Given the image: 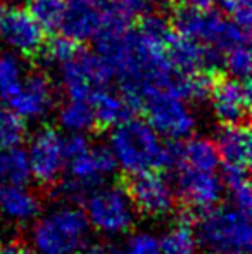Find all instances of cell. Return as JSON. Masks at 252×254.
<instances>
[{
    "mask_svg": "<svg viewBox=\"0 0 252 254\" xmlns=\"http://www.w3.org/2000/svg\"><path fill=\"white\" fill-rule=\"evenodd\" d=\"M173 30L180 37L211 45L225 54L239 44H249V31L214 9H190L178 5L173 12Z\"/></svg>",
    "mask_w": 252,
    "mask_h": 254,
    "instance_id": "6da1fadb",
    "label": "cell"
},
{
    "mask_svg": "<svg viewBox=\"0 0 252 254\" xmlns=\"http://www.w3.org/2000/svg\"><path fill=\"white\" fill-rule=\"evenodd\" d=\"M197 239L209 254H230L251 249V221L244 211L212 206L204 209L195 221Z\"/></svg>",
    "mask_w": 252,
    "mask_h": 254,
    "instance_id": "7a4b0ae2",
    "label": "cell"
},
{
    "mask_svg": "<svg viewBox=\"0 0 252 254\" xmlns=\"http://www.w3.org/2000/svg\"><path fill=\"white\" fill-rule=\"evenodd\" d=\"M112 128V154L123 166V171L161 168L162 144L157 131L147 121L131 118Z\"/></svg>",
    "mask_w": 252,
    "mask_h": 254,
    "instance_id": "3957f363",
    "label": "cell"
},
{
    "mask_svg": "<svg viewBox=\"0 0 252 254\" xmlns=\"http://www.w3.org/2000/svg\"><path fill=\"white\" fill-rule=\"evenodd\" d=\"M164 173L161 168L123 171L116 178V185L125 192L133 211L149 218H161L173 213L176 206V195Z\"/></svg>",
    "mask_w": 252,
    "mask_h": 254,
    "instance_id": "277c9868",
    "label": "cell"
},
{
    "mask_svg": "<svg viewBox=\"0 0 252 254\" xmlns=\"http://www.w3.org/2000/svg\"><path fill=\"white\" fill-rule=\"evenodd\" d=\"M88 220L80 209H61L33 228L35 248L42 254H71L87 235Z\"/></svg>",
    "mask_w": 252,
    "mask_h": 254,
    "instance_id": "5b68a950",
    "label": "cell"
},
{
    "mask_svg": "<svg viewBox=\"0 0 252 254\" xmlns=\"http://www.w3.org/2000/svg\"><path fill=\"white\" fill-rule=\"evenodd\" d=\"M61 66L62 88L73 101H90L95 92L105 88L114 78L112 67L97 52L83 49Z\"/></svg>",
    "mask_w": 252,
    "mask_h": 254,
    "instance_id": "8992f818",
    "label": "cell"
},
{
    "mask_svg": "<svg viewBox=\"0 0 252 254\" xmlns=\"http://www.w3.org/2000/svg\"><path fill=\"white\" fill-rule=\"evenodd\" d=\"M142 109L145 111L147 123L157 133L168 138H180L192 133L195 127L194 114L185 101L166 90H155L144 99Z\"/></svg>",
    "mask_w": 252,
    "mask_h": 254,
    "instance_id": "52a82bcc",
    "label": "cell"
},
{
    "mask_svg": "<svg viewBox=\"0 0 252 254\" xmlns=\"http://www.w3.org/2000/svg\"><path fill=\"white\" fill-rule=\"evenodd\" d=\"M30 171H33L35 180L40 184L45 194H50L55 185L61 182V171L64 164L62 138L52 127H44L31 140Z\"/></svg>",
    "mask_w": 252,
    "mask_h": 254,
    "instance_id": "ba28073f",
    "label": "cell"
},
{
    "mask_svg": "<svg viewBox=\"0 0 252 254\" xmlns=\"http://www.w3.org/2000/svg\"><path fill=\"white\" fill-rule=\"evenodd\" d=\"M209 99L223 125H249L251 80H239L214 73Z\"/></svg>",
    "mask_w": 252,
    "mask_h": 254,
    "instance_id": "9c48e42d",
    "label": "cell"
},
{
    "mask_svg": "<svg viewBox=\"0 0 252 254\" xmlns=\"http://www.w3.org/2000/svg\"><path fill=\"white\" fill-rule=\"evenodd\" d=\"M0 38L21 56L38 57L45 44V30L30 10L3 7L0 9Z\"/></svg>",
    "mask_w": 252,
    "mask_h": 254,
    "instance_id": "30bf717a",
    "label": "cell"
},
{
    "mask_svg": "<svg viewBox=\"0 0 252 254\" xmlns=\"http://www.w3.org/2000/svg\"><path fill=\"white\" fill-rule=\"evenodd\" d=\"M87 218L95 228L104 232H126L133 225V209L125 192L114 189L92 194L87 199Z\"/></svg>",
    "mask_w": 252,
    "mask_h": 254,
    "instance_id": "8fae6325",
    "label": "cell"
},
{
    "mask_svg": "<svg viewBox=\"0 0 252 254\" xmlns=\"http://www.w3.org/2000/svg\"><path fill=\"white\" fill-rule=\"evenodd\" d=\"M176 202L204 211L221 199V184L212 171H199L180 164L176 168Z\"/></svg>",
    "mask_w": 252,
    "mask_h": 254,
    "instance_id": "7c38bea8",
    "label": "cell"
},
{
    "mask_svg": "<svg viewBox=\"0 0 252 254\" xmlns=\"http://www.w3.org/2000/svg\"><path fill=\"white\" fill-rule=\"evenodd\" d=\"M111 3L112 0H64V16L59 30L80 44L92 40L101 30Z\"/></svg>",
    "mask_w": 252,
    "mask_h": 254,
    "instance_id": "4fadbf2b",
    "label": "cell"
},
{
    "mask_svg": "<svg viewBox=\"0 0 252 254\" xmlns=\"http://www.w3.org/2000/svg\"><path fill=\"white\" fill-rule=\"evenodd\" d=\"M169 63L178 73H218L223 66V52L211 45L175 35L166 47Z\"/></svg>",
    "mask_w": 252,
    "mask_h": 254,
    "instance_id": "5bb4252c",
    "label": "cell"
},
{
    "mask_svg": "<svg viewBox=\"0 0 252 254\" xmlns=\"http://www.w3.org/2000/svg\"><path fill=\"white\" fill-rule=\"evenodd\" d=\"M10 111L21 118L44 116L54 106V88L44 73H33L26 76L19 90L9 99Z\"/></svg>",
    "mask_w": 252,
    "mask_h": 254,
    "instance_id": "9a60e30c",
    "label": "cell"
},
{
    "mask_svg": "<svg viewBox=\"0 0 252 254\" xmlns=\"http://www.w3.org/2000/svg\"><path fill=\"white\" fill-rule=\"evenodd\" d=\"M90 106L94 111V131H105L116 125L126 120L135 118L140 106L130 97L123 94H112V92L97 90L90 97Z\"/></svg>",
    "mask_w": 252,
    "mask_h": 254,
    "instance_id": "2e32d148",
    "label": "cell"
},
{
    "mask_svg": "<svg viewBox=\"0 0 252 254\" xmlns=\"http://www.w3.org/2000/svg\"><path fill=\"white\" fill-rule=\"evenodd\" d=\"M219 152V159L225 164L249 170L251 166V130L249 125H223L214 142Z\"/></svg>",
    "mask_w": 252,
    "mask_h": 254,
    "instance_id": "e0dca14e",
    "label": "cell"
},
{
    "mask_svg": "<svg viewBox=\"0 0 252 254\" xmlns=\"http://www.w3.org/2000/svg\"><path fill=\"white\" fill-rule=\"evenodd\" d=\"M45 195L38 192H28L21 185H10L0 194V206L3 213L12 218H33L40 213L42 201Z\"/></svg>",
    "mask_w": 252,
    "mask_h": 254,
    "instance_id": "ac0fdd59",
    "label": "cell"
},
{
    "mask_svg": "<svg viewBox=\"0 0 252 254\" xmlns=\"http://www.w3.org/2000/svg\"><path fill=\"white\" fill-rule=\"evenodd\" d=\"M185 166L199 171H212L219 164L218 147L209 138H192L182 144Z\"/></svg>",
    "mask_w": 252,
    "mask_h": 254,
    "instance_id": "d6986e66",
    "label": "cell"
},
{
    "mask_svg": "<svg viewBox=\"0 0 252 254\" xmlns=\"http://www.w3.org/2000/svg\"><path fill=\"white\" fill-rule=\"evenodd\" d=\"M137 31L144 40H147L149 44L155 45V47L166 49L169 45V42L175 37V30H173L171 21L162 14L149 12L144 14L138 21Z\"/></svg>",
    "mask_w": 252,
    "mask_h": 254,
    "instance_id": "ffe728a7",
    "label": "cell"
},
{
    "mask_svg": "<svg viewBox=\"0 0 252 254\" xmlns=\"http://www.w3.org/2000/svg\"><path fill=\"white\" fill-rule=\"evenodd\" d=\"M0 180L10 185H24L30 180V163L24 151L17 147L0 152Z\"/></svg>",
    "mask_w": 252,
    "mask_h": 254,
    "instance_id": "44dd1931",
    "label": "cell"
},
{
    "mask_svg": "<svg viewBox=\"0 0 252 254\" xmlns=\"http://www.w3.org/2000/svg\"><path fill=\"white\" fill-rule=\"evenodd\" d=\"M223 182H225L226 189L232 192L233 201L239 206V209L251 214L252 197H251V184H249V170L225 164L223 166Z\"/></svg>",
    "mask_w": 252,
    "mask_h": 254,
    "instance_id": "7402d4cb",
    "label": "cell"
},
{
    "mask_svg": "<svg viewBox=\"0 0 252 254\" xmlns=\"http://www.w3.org/2000/svg\"><path fill=\"white\" fill-rule=\"evenodd\" d=\"M192 227L194 225L176 220L173 230L166 234L159 242L161 254H197V244H195V235Z\"/></svg>",
    "mask_w": 252,
    "mask_h": 254,
    "instance_id": "603a6c76",
    "label": "cell"
},
{
    "mask_svg": "<svg viewBox=\"0 0 252 254\" xmlns=\"http://www.w3.org/2000/svg\"><path fill=\"white\" fill-rule=\"evenodd\" d=\"M61 125L71 131H85L94 130V111L90 101H73L64 104L59 113Z\"/></svg>",
    "mask_w": 252,
    "mask_h": 254,
    "instance_id": "cb8c5ba5",
    "label": "cell"
},
{
    "mask_svg": "<svg viewBox=\"0 0 252 254\" xmlns=\"http://www.w3.org/2000/svg\"><path fill=\"white\" fill-rule=\"evenodd\" d=\"M28 133L24 118L14 111L0 109V151L17 147L24 142Z\"/></svg>",
    "mask_w": 252,
    "mask_h": 254,
    "instance_id": "d4e9b609",
    "label": "cell"
},
{
    "mask_svg": "<svg viewBox=\"0 0 252 254\" xmlns=\"http://www.w3.org/2000/svg\"><path fill=\"white\" fill-rule=\"evenodd\" d=\"M23 83V69L19 61L10 54L0 56V99L9 101Z\"/></svg>",
    "mask_w": 252,
    "mask_h": 254,
    "instance_id": "484cf974",
    "label": "cell"
},
{
    "mask_svg": "<svg viewBox=\"0 0 252 254\" xmlns=\"http://www.w3.org/2000/svg\"><path fill=\"white\" fill-rule=\"evenodd\" d=\"M30 14L44 30H59L64 16V0H30Z\"/></svg>",
    "mask_w": 252,
    "mask_h": 254,
    "instance_id": "4316f807",
    "label": "cell"
},
{
    "mask_svg": "<svg viewBox=\"0 0 252 254\" xmlns=\"http://www.w3.org/2000/svg\"><path fill=\"white\" fill-rule=\"evenodd\" d=\"M81 51L80 42L73 40V38L66 37V35H57V37L50 38L45 42L44 47L38 56H42L49 63H66L71 57H74Z\"/></svg>",
    "mask_w": 252,
    "mask_h": 254,
    "instance_id": "83f0119b",
    "label": "cell"
},
{
    "mask_svg": "<svg viewBox=\"0 0 252 254\" xmlns=\"http://www.w3.org/2000/svg\"><path fill=\"white\" fill-rule=\"evenodd\" d=\"M251 49L249 44H239L233 45L223 54V66L228 69V73L233 78L239 80H249L251 76Z\"/></svg>",
    "mask_w": 252,
    "mask_h": 254,
    "instance_id": "f1b7e54d",
    "label": "cell"
},
{
    "mask_svg": "<svg viewBox=\"0 0 252 254\" xmlns=\"http://www.w3.org/2000/svg\"><path fill=\"white\" fill-rule=\"evenodd\" d=\"M223 10L230 16V19L240 28L251 31L252 23V3L251 0H218Z\"/></svg>",
    "mask_w": 252,
    "mask_h": 254,
    "instance_id": "f546056e",
    "label": "cell"
},
{
    "mask_svg": "<svg viewBox=\"0 0 252 254\" xmlns=\"http://www.w3.org/2000/svg\"><path fill=\"white\" fill-rule=\"evenodd\" d=\"M126 254H161L159 242L154 237L147 234L135 235L130 242H128Z\"/></svg>",
    "mask_w": 252,
    "mask_h": 254,
    "instance_id": "4dcf8cb0",
    "label": "cell"
},
{
    "mask_svg": "<svg viewBox=\"0 0 252 254\" xmlns=\"http://www.w3.org/2000/svg\"><path fill=\"white\" fill-rule=\"evenodd\" d=\"M118 2L133 17V16H144V14L154 12L162 3V0H118Z\"/></svg>",
    "mask_w": 252,
    "mask_h": 254,
    "instance_id": "1f68e13d",
    "label": "cell"
},
{
    "mask_svg": "<svg viewBox=\"0 0 252 254\" xmlns=\"http://www.w3.org/2000/svg\"><path fill=\"white\" fill-rule=\"evenodd\" d=\"M88 140L83 137V135H71L69 138L62 140V154H64V159L69 161L73 157L80 156V154L87 152L88 151Z\"/></svg>",
    "mask_w": 252,
    "mask_h": 254,
    "instance_id": "d6a6232c",
    "label": "cell"
},
{
    "mask_svg": "<svg viewBox=\"0 0 252 254\" xmlns=\"http://www.w3.org/2000/svg\"><path fill=\"white\" fill-rule=\"evenodd\" d=\"M0 254H30V251L26 242L21 237H16L7 244H0Z\"/></svg>",
    "mask_w": 252,
    "mask_h": 254,
    "instance_id": "836d02e7",
    "label": "cell"
},
{
    "mask_svg": "<svg viewBox=\"0 0 252 254\" xmlns=\"http://www.w3.org/2000/svg\"><path fill=\"white\" fill-rule=\"evenodd\" d=\"M180 5L190 7V9H212L218 3V0H178Z\"/></svg>",
    "mask_w": 252,
    "mask_h": 254,
    "instance_id": "e575fe53",
    "label": "cell"
},
{
    "mask_svg": "<svg viewBox=\"0 0 252 254\" xmlns=\"http://www.w3.org/2000/svg\"><path fill=\"white\" fill-rule=\"evenodd\" d=\"M230 254H251V253H249V249H247V248H244V249H237V251H233Z\"/></svg>",
    "mask_w": 252,
    "mask_h": 254,
    "instance_id": "d590c367",
    "label": "cell"
}]
</instances>
